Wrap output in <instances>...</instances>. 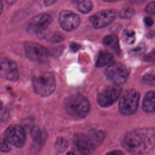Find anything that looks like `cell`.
<instances>
[{"mask_svg":"<svg viewBox=\"0 0 155 155\" xmlns=\"http://www.w3.org/2000/svg\"><path fill=\"white\" fill-rule=\"evenodd\" d=\"M117 12L114 9L104 10L93 15L89 18L93 27L98 29L107 27L116 18Z\"/></svg>","mask_w":155,"mask_h":155,"instance_id":"ba28073f","label":"cell"},{"mask_svg":"<svg viewBox=\"0 0 155 155\" xmlns=\"http://www.w3.org/2000/svg\"><path fill=\"white\" fill-rule=\"evenodd\" d=\"M30 134L34 143L39 147H42L45 144L48 137L46 131L37 125L31 127Z\"/></svg>","mask_w":155,"mask_h":155,"instance_id":"5bb4252c","label":"cell"},{"mask_svg":"<svg viewBox=\"0 0 155 155\" xmlns=\"http://www.w3.org/2000/svg\"><path fill=\"white\" fill-rule=\"evenodd\" d=\"M144 22L147 26L150 27L153 24V20L151 18L147 16L144 18Z\"/></svg>","mask_w":155,"mask_h":155,"instance_id":"f546056e","label":"cell"},{"mask_svg":"<svg viewBox=\"0 0 155 155\" xmlns=\"http://www.w3.org/2000/svg\"><path fill=\"white\" fill-rule=\"evenodd\" d=\"M142 108L147 113H155V91L148 92L144 97Z\"/></svg>","mask_w":155,"mask_h":155,"instance_id":"9a60e30c","label":"cell"},{"mask_svg":"<svg viewBox=\"0 0 155 155\" xmlns=\"http://www.w3.org/2000/svg\"><path fill=\"white\" fill-rule=\"evenodd\" d=\"M52 22L51 15L47 13H41L33 16L27 23L26 30L37 35L44 32Z\"/></svg>","mask_w":155,"mask_h":155,"instance_id":"8992f818","label":"cell"},{"mask_svg":"<svg viewBox=\"0 0 155 155\" xmlns=\"http://www.w3.org/2000/svg\"><path fill=\"white\" fill-rule=\"evenodd\" d=\"M32 83L36 93L42 97L50 96L56 89L55 78L50 71L36 73L33 77Z\"/></svg>","mask_w":155,"mask_h":155,"instance_id":"7a4b0ae2","label":"cell"},{"mask_svg":"<svg viewBox=\"0 0 155 155\" xmlns=\"http://www.w3.org/2000/svg\"><path fill=\"white\" fill-rule=\"evenodd\" d=\"M24 48L25 56L32 62L38 64H45L49 57L48 50L41 44L27 41L24 44Z\"/></svg>","mask_w":155,"mask_h":155,"instance_id":"277c9868","label":"cell"},{"mask_svg":"<svg viewBox=\"0 0 155 155\" xmlns=\"http://www.w3.org/2000/svg\"><path fill=\"white\" fill-rule=\"evenodd\" d=\"M143 81L147 84H155V70L148 71L142 78Z\"/></svg>","mask_w":155,"mask_h":155,"instance_id":"cb8c5ba5","label":"cell"},{"mask_svg":"<svg viewBox=\"0 0 155 155\" xmlns=\"http://www.w3.org/2000/svg\"><path fill=\"white\" fill-rule=\"evenodd\" d=\"M145 10L146 13L155 16V1L150 2L146 6Z\"/></svg>","mask_w":155,"mask_h":155,"instance_id":"484cf974","label":"cell"},{"mask_svg":"<svg viewBox=\"0 0 155 155\" xmlns=\"http://www.w3.org/2000/svg\"><path fill=\"white\" fill-rule=\"evenodd\" d=\"M58 0H44V4L46 7H50L54 4Z\"/></svg>","mask_w":155,"mask_h":155,"instance_id":"1f68e13d","label":"cell"},{"mask_svg":"<svg viewBox=\"0 0 155 155\" xmlns=\"http://www.w3.org/2000/svg\"><path fill=\"white\" fill-rule=\"evenodd\" d=\"M122 88L117 84L105 87L97 96V102L102 107H108L114 103L121 93Z\"/></svg>","mask_w":155,"mask_h":155,"instance_id":"9c48e42d","label":"cell"},{"mask_svg":"<svg viewBox=\"0 0 155 155\" xmlns=\"http://www.w3.org/2000/svg\"><path fill=\"white\" fill-rule=\"evenodd\" d=\"M145 58L147 61H155V50L147 55Z\"/></svg>","mask_w":155,"mask_h":155,"instance_id":"f1b7e54d","label":"cell"},{"mask_svg":"<svg viewBox=\"0 0 155 155\" xmlns=\"http://www.w3.org/2000/svg\"><path fill=\"white\" fill-rule=\"evenodd\" d=\"M4 137L11 145L22 147L26 142V133L24 128L20 125L13 124L8 126L4 131Z\"/></svg>","mask_w":155,"mask_h":155,"instance_id":"52a82bcc","label":"cell"},{"mask_svg":"<svg viewBox=\"0 0 155 155\" xmlns=\"http://www.w3.org/2000/svg\"><path fill=\"white\" fill-rule=\"evenodd\" d=\"M104 2H113V1H116L118 0H102Z\"/></svg>","mask_w":155,"mask_h":155,"instance_id":"8d00e7d4","label":"cell"},{"mask_svg":"<svg viewBox=\"0 0 155 155\" xmlns=\"http://www.w3.org/2000/svg\"><path fill=\"white\" fill-rule=\"evenodd\" d=\"M93 3L90 0H80L76 4L77 9L82 13H88L93 9Z\"/></svg>","mask_w":155,"mask_h":155,"instance_id":"d6986e66","label":"cell"},{"mask_svg":"<svg viewBox=\"0 0 155 155\" xmlns=\"http://www.w3.org/2000/svg\"><path fill=\"white\" fill-rule=\"evenodd\" d=\"M148 0H128L129 2L131 4H134V5H139V4H142L143 3H145V2H147Z\"/></svg>","mask_w":155,"mask_h":155,"instance_id":"4dcf8cb0","label":"cell"},{"mask_svg":"<svg viewBox=\"0 0 155 155\" xmlns=\"http://www.w3.org/2000/svg\"><path fill=\"white\" fill-rule=\"evenodd\" d=\"M154 145L155 130L153 128H140L128 132L122 140L123 147L131 153H147Z\"/></svg>","mask_w":155,"mask_h":155,"instance_id":"6da1fadb","label":"cell"},{"mask_svg":"<svg viewBox=\"0 0 155 155\" xmlns=\"http://www.w3.org/2000/svg\"><path fill=\"white\" fill-rule=\"evenodd\" d=\"M145 50V47L144 45H140L132 50V53L134 54H140L144 52Z\"/></svg>","mask_w":155,"mask_h":155,"instance_id":"83f0119b","label":"cell"},{"mask_svg":"<svg viewBox=\"0 0 155 155\" xmlns=\"http://www.w3.org/2000/svg\"><path fill=\"white\" fill-rule=\"evenodd\" d=\"M9 117L8 111L6 108H0V122H5Z\"/></svg>","mask_w":155,"mask_h":155,"instance_id":"4316f807","label":"cell"},{"mask_svg":"<svg viewBox=\"0 0 155 155\" xmlns=\"http://www.w3.org/2000/svg\"><path fill=\"white\" fill-rule=\"evenodd\" d=\"M105 73L110 81L117 85L125 83L128 76L127 68L119 63L111 64L106 68Z\"/></svg>","mask_w":155,"mask_h":155,"instance_id":"30bf717a","label":"cell"},{"mask_svg":"<svg viewBox=\"0 0 155 155\" xmlns=\"http://www.w3.org/2000/svg\"><path fill=\"white\" fill-rule=\"evenodd\" d=\"M4 9V4L2 0H0V15L2 14Z\"/></svg>","mask_w":155,"mask_h":155,"instance_id":"e575fe53","label":"cell"},{"mask_svg":"<svg viewBox=\"0 0 155 155\" xmlns=\"http://www.w3.org/2000/svg\"><path fill=\"white\" fill-rule=\"evenodd\" d=\"M8 143H9L6 140L4 137L0 136V151L3 153L9 152L11 150V148Z\"/></svg>","mask_w":155,"mask_h":155,"instance_id":"d4e9b609","label":"cell"},{"mask_svg":"<svg viewBox=\"0 0 155 155\" xmlns=\"http://www.w3.org/2000/svg\"><path fill=\"white\" fill-rule=\"evenodd\" d=\"M114 58L113 54L106 51H101L96 61V66L102 67L108 64H112Z\"/></svg>","mask_w":155,"mask_h":155,"instance_id":"e0dca14e","label":"cell"},{"mask_svg":"<svg viewBox=\"0 0 155 155\" xmlns=\"http://www.w3.org/2000/svg\"><path fill=\"white\" fill-rule=\"evenodd\" d=\"M38 37L42 38L50 42H59L64 40L65 35L59 31H51L45 33V31L39 35Z\"/></svg>","mask_w":155,"mask_h":155,"instance_id":"2e32d148","label":"cell"},{"mask_svg":"<svg viewBox=\"0 0 155 155\" xmlns=\"http://www.w3.org/2000/svg\"><path fill=\"white\" fill-rule=\"evenodd\" d=\"M135 15V11L130 7H125L122 8L119 12V16L123 19H130Z\"/></svg>","mask_w":155,"mask_h":155,"instance_id":"603a6c76","label":"cell"},{"mask_svg":"<svg viewBox=\"0 0 155 155\" xmlns=\"http://www.w3.org/2000/svg\"><path fill=\"white\" fill-rule=\"evenodd\" d=\"M73 143L77 150L82 154H88L92 153L96 145L91 140L89 135L78 133L74 136Z\"/></svg>","mask_w":155,"mask_h":155,"instance_id":"4fadbf2b","label":"cell"},{"mask_svg":"<svg viewBox=\"0 0 155 155\" xmlns=\"http://www.w3.org/2000/svg\"><path fill=\"white\" fill-rule=\"evenodd\" d=\"M80 22L79 16L72 11L64 10L59 14L58 22L61 27L65 31H70L76 29Z\"/></svg>","mask_w":155,"mask_h":155,"instance_id":"7c38bea8","label":"cell"},{"mask_svg":"<svg viewBox=\"0 0 155 155\" xmlns=\"http://www.w3.org/2000/svg\"><path fill=\"white\" fill-rule=\"evenodd\" d=\"M68 147V142L67 139L64 137H59L55 142V149L58 153L64 152Z\"/></svg>","mask_w":155,"mask_h":155,"instance_id":"7402d4cb","label":"cell"},{"mask_svg":"<svg viewBox=\"0 0 155 155\" xmlns=\"http://www.w3.org/2000/svg\"><path fill=\"white\" fill-rule=\"evenodd\" d=\"M89 136L93 141L96 145L100 144L104 140L105 134L101 130H93L89 133Z\"/></svg>","mask_w":155,"mask_h":155,"instance_id":"ffe728a7","label":"cell"},{"mask_svg":"<svg viewBox=\"0 0 155 155\" xmlns=\"http://www.w3.org/2000/svg\"><path fill=\"white\" fill-rule=\"evenodd\" d=\"M123 41L127 44H132L136 39L135 32L130 29H125L123 32Z\"/></svg>","mask_w":155,"mask_h":155,"instance_id":"44dd1931","label":"cell"},{"mask_svg":"<svg viewBox=\"0 0 155 155\" xmlns=\"http://www.w3.org/2000/svg\"><path fill=\"white\" fill-rule=\"evenodd\" d=\"M108 154H123L122 152L121 151H111V152H110L108 153Z\"/></svg>","mask_w":155,"mask_h":155,"instance_id":"d590c367","label":"cell"},{"mask_svg":"<svg viewBox=\"0 0 155 155\" xmlns=\"http://www.w3.org/2000/svg\"><path fill=\"white\" fill-rule=\"evenodd\" d=\"M140 96L137 91L133 89L126 90L119 101L120 111L125 115H131L137 110Z\"/></svg>","mask_w":155,"mask_h":155,"instance_id":"5b68a950","label":"cell"},{"mask_svg":"<svg viewBox=\"0 0 155 155\" xmlns=\"http://www.w3.org/2000/svg\"><path fill=\"white\" fill-rule=\"evenodd\" d=\"M104 44L116 53H119V45L118 38L116 35H111L104 38Z\"/></svg>","mask_w":155,"mask_h":155,"instance_id":"ac0fdd59","label":"cell"},{"mask_svg":"<svg viewBox=\"0 0 155 155\" xmlns=\"http://www.w3.org/2000/svg\"><path fill=\"white\" fill-rule=\"evenodd\" d=\"M17 0H5L6 4L8 5H12L13 4H14Z\"/></svg>","mask_w":155,"mask_h":155,"instance_id":"836d02e7","label":"cell"},{"mask_svg":"<svg viewBox=\"0 0 155 155\" xmlns=\"http://www.w3.org/2000/svg\"><path fill=\"white\" fill-rule=\"evenodd\" d=\"M64 107L69 115L77 118L85 117L90 109L88 101L81 94H74L68 97L65 100Z\"/></svg>","mask_w":155,"mask_h":155,"instance_id":"3957f363","label":"cell"},{"mask_svg":"<svg viewBox=\"0 0 155 155\" xmlns=\"http://www.w3.org/2000/svg\"><path fill=\"white\" fill-rule=\"evenodd\" d=\"M79 47H80V46H79L78 44H77L73 43V44H72L71 45V49L73 51H76L79 49Z\"/></svg>","mask_w":155,"mask_h":155,"instance_id":"d6a6232c","label":"cell"},{"mask_svg":"<svg viewBox=\"0 0 155 155\" xmlns=\"http://www.w3.org/2000/svg\"><path fill=\"white\" fill-rule=\"evenodd\" d=\"M0 77L10 81H16L19 71L16 63L7 58L0 57Z\"/></svg>","mask_w":155,"mask_h":155,"instance_id":"8fae6325","label":"cell"}]
</instances>
